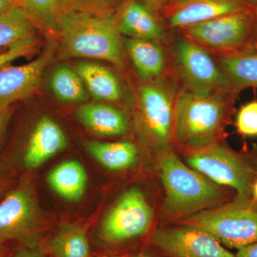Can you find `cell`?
Returning <instances> with one entry per match:
<instances>
[{
	"label": "cell",
	"instance_id": "1",
	"mask_svg": "<svg viewBox=\"0 0 257 257\" xmlns=\"http://www.w3.org/2000/svg\"><path fill=\"white\" fill-rule=\"evenodd\" d=\"M120 9L107 14L67 13L60 15L58 18L59 57L106 61L118 70H123L124 53L118 30Z\"/></svg>",
	"mask_w": 257,
	"mask_h": 257
},
{
	"label": "cell",
	"instance_id": "2",
	"mask_svg": "<svg viewBox=\"0 0 257 257\" xmlns=\"http://www.w3.org/2000/svg\"><path fill=\"white\" fill-rule=\"evenodd\" d=\"M234 92L199 96L179 87L175 111L173 139L192 151L216 143L229 117Z\"/></svg>",
	"mask_w": 257,
	"mask_h": 257
},
{
	"label": "cell",
	"instance_id": "3",
	"mask_svg": "<svg viewBox=\"0 0 257 257\" xmlns=\"http://www.w3.org/2000/svg\"><path fill=\"white\" fill-rule=\"evenodd\" d=\"M157 165L165 191L164 211L179 217L209 209L224 197L217 184L179 160L172 147L157 152Z\"/></svg>",
	"mask_w": 257,
	"mask_h": 257
},
{
	"label": "cell",
	"instance_id": "4",
	"mask_svg": "<svg viewBox=\"0 0 257 257\" xmlns=\"http://www.w3.org/2000/svg\"><path fill=\"white\" fill-rule=\"evenodd\" d=\"M179 86L173 76L152 82H143L138 89L139 128L150 146L159 152L173 140L176 99Z\"/></svg>",
	"mask_w": 257,
	"mask_h": 257
},
{
	"label": "cell",
	"instance_id": "5",
	"mask_svg": "<svg viewBox=\"0 0 257 257\" xmlns=\"http://www.w3.org/2000/svg\"><path fill=\"white\" fill-rule=\"evenodd\" d=\"M170 59L172 76L182 85L179 87L199 96L234 92L213 55L183 35L176 39Z\"/></svg>",
	"mask_w": 257,
	"mask_h": 257
},
{
	"label": "cell",
	"instance_id": "6",
	"mask_svg": "<svg viewBox=\"0 0 257 257\" xmlns=\"http://www.w3.org/2000/svg\"><path fill=\"white\" fill-rule=\"evenodd\" d=\"M50 229L30 181L19 182L0 201V246L40 241Z\"/></svg>",
	"mask_w": 257,
	"mask_h": 257
},
{
	"label": "cell",
	"instance_id": "7",
	"mask_svg": "<svg viewBox=\"0 0 257 257\" xmlns=\"http://www.w3.org/2000/svg\"><path fill=\"white\" fill-rule=\"evenodd\" d=\"M253 8L233 12L179 29L182 35L211 55L226 57L253 48L256 12Z\"/></svg>",
	"mask_w": 257,
	"mask_h": 257
},
{
	"label": "cell",
	"instance_id": "8",
	"mask_svg": "<svg viewBox=\"0 0 257 257\" xmlns=\"http://www.w3.org/2000/svg\"><path fill=\"white\" fill-rule=\"evenodd\" d=\"M187 224L205 230L221 244L239 250L257 242V201L236 197L221 207L196 213Z\"/></svg>",
	"mask_w": 257,
	"mask_h": 257
},
{
	"label": "cell",
	"instance_id": "9",
	"mask_svg": "<svg viewBox=\"0 0 257 257\" xmlns=\"http://www.w3.org/2000/svg\"><path fill=\"white\" fill-rule=\"evenodd\" d=\"M152 209L143 192L133 187L116 201L96 230L94 239L102 247H115L141 237L151 226Z\"/></svg>",
	"mask_w": 257,
	"mask_h": 257
},
{
	"label": "cell",
	"instance_id": "10",
	"mask_svg": "<svg viewBox=\"0 0 257 257\" xmlns=\"http://www.w3.org/2000/svg\"><path fill=\"white\" fill-rule=\"evenodd\" d=\"M191 168L217 185L235 189L237 197L252 196L256 172L241 155L217 143L193 151L187 159Z\"/></svg>",
	"mask_w": 257,
	"mask_h": 257
},
{
	"label": "cell",
	"instance_id": "11",
	"mask_svg": "<svg viewBox=\"0 0 257 257\" xmlns=\"http://www.w3.org/2000/svg\"><path fill=\"white\" fill-rule=\"evenodd\" d=\"M152 242L170 257H235L212 235L192 225L159 229Z\"/></svg>",
	"mask_w": 257,
	"mask_h": 257
},
{
	"label": "cell",
	"instance_id": "12",
	"mask_svg": "<svg viewBox=\"0 0 257 257\" xmlns=\"http://www.w3.org/2000/svg\"><path fill=\"white\" fill-rule=\"evenodd\" d=\"M51 40L41 54L23 65L6 64L0 68V109L31 96L40 84L42 73L57 49Z\"/></svg>",
	"mask_w": 257,
	"mask_h": 257
},
{
	"label": "cell",
	"instance_id": "13",
	"mask_svg": "<svg viewBox=\"0 0 257 257\" xmlns=\"http://www.w3.org/2000/svg\"><path fill=\"white\" fill-rule=\"evenodd\" d=\"M248 8L246 0H177L162 13L170 28L179 30Z\"/></svg>",
	"mask_w": 257,
	"mask_h": 257
},
{
	"label": "cell",
	"instance_id": "14",
	"mask_svg": "<svg viewBox=\"0 0 257 257\" xmlns=\"http://www.w3.org/2000/svg\"><path fill=\"white\" fill-rule=\"evenodd\" d=\"M67 145V137L60 125L49 116H43L30 134L22 155V165L27 170L38 168Z\"/></svg>",
	"mask_w": 257,
	"mask_h": 257
},
{
	"label": "cell",
	"instance_id": "15",
	"mask_svg": "<svg viewBox=\"0 0 257 257\" xmlns=\"http://www.w3.org/2000/svg\"><path fill=\"white\" fill-rule=\"evenodd\" d=\"M125 47L141 80L152 82L169 74L170 57L162 42L126 38Z\"/></svg>",
	"mask_w": 257,
	"mask_h": 257
},
{
	"label": "cell",
	"instance_id": "16",
	"mask_svg": "<svg viewBox=\"0 0 257 257\" xmlns=\"http://www.w3.org/2000/svg\"><path fill=\"white\" fill-rule=\"evenodd\" d=\"M118 30L126 38L165 40V32L160 17L139 0L124 2L120 9Z\"/></svg>",
	"mask_w": 257,
	"mask_h": 257
},
{
	"label": "cell",
	"instance_id": "17",
	"mask_svg": "<svg viewBox=\"0 0 257 257\" xmlns=\"http://www.w3.org/2000/svg\"><path fill=\"white\" fill-rule=\"evenodd\" d=\"M79 122L92 133L113 138L127 133L128 120L122 111L101 103H89L79 106L76 111Z\"/></svg>",
	"mask_w": 257,
	"mask_h": 257
},
{
	"label": "cell",
	"instance_id": "18",
	"mask_svg": "<svg viewBox=\"0 0 257 257\" xmlns=\"http://www.w3.org/2000/svg\"><path fill=\"white\" fill-rule=\"evenodd\" d=\"M74 69L82 78L88 93L96 100L117 101L122 97V86L111 69L90 62H79Z\"/></svg>",
	"mask_w": 257,
	"mask_h": 257
},
{
	"label": "cell",
	"instance_id": "19",
	"mask_svg": "<svg viewBox=\"0 0 257 257\" xmlns=\"http://www.w3.org/2000/svg\"><path fill=\"white\" fill-rule=\"evenodd\" d=\"M87 174L77 160L64 161L52 169L47 176L50 188L69 202H77L84 195L87 185Z\"/></svg>",
	"mask_w": 257,
	"mask_h": 257
},
{
	"label": "cell",
	"instance_id": "20",
	"mask_svg": "<svg viewBox=\"0 0 257 257\" xmlns=\"http://www.w3.org/2000/svg\"><path fill=\"white\" fill-rule=\"evenodd\" d=\"M51 257H90V241L87 231L78 224L59 226L45 241Z\"/></svg>",
	"mask_w": 257,
	"mask_h": 257
},
{
	"label": "cell",
	"instance_id": "21",
	"mask_svg": "<svg viewBox=\"0 0 257 257\" xmlns=\"http://www.w3.org/2000/svg\"><path fill=\"white\" fill-rule=\"evenodd\" d=\"M84 146L94 160L109 170H127L138 160V147L131 142L86 141Z\"/></svg>",
	"mask_w": 257,
	"mask_h": 257
},
{
	"label": "cell",
	"instance_id": "22",
	"mask_svg": "<svg viewBox=\"0 0 257 257\" xmlns=\"http://www.w3.org/2000/svg\"><path fill=\"white\" fill-rule=\"evenodd\" d=\"M218 62L235 94L247 88H257V51L254 49L219 57Z\"/></svg>",
	"mask_w": 257,
	"mask_h": 257
},
{
	"label": "cell",
	"instance_id": "23",
	"mask_svg": "<svg viewBox=\"0 0 257 257\" xmlns=\"http://www.w3.org/2000/svg\"><path fill=\"white\" fill-rule=\"evenodd\" d=\"M36 28L20 6L0 15V50L36 35Z\"/></svg>",
	"mask_w": 257,
	"mask_h": 257
},
{
	"label": "cell",
	"instance_id": "24",
	"mask_svg": "<svg viewBox=\"0 0 257 257\" xmlns=\"http://www.w3.org/2000/svg\"><path fill=\"white\" fill-rule=\"evenodd\" d=\"M51 87L57 99L69 104H76L89 99V94L82 78L75 69L60 66L54 71Z\"/></svg>",
	"mask_w": 257,
	"mask_h": 257
},
{
	"label": "cell",
	"instance_id": "25",
	"mask_svg": "<svg viewBox=\"0 0 257 257\" xmlns=\"http://www.w3.org/2000/svg\"><path fill=\"white\" fill-rule=\"evenodd\" d=\"M59 0H20V7L35 28L58 34Z\"/></svg>",
	"mask_w": 257,
	"mask_h": 257
},
{
	"label": "cell",
	"instance_id": "26",
	"mask_svg": "<svg viewBox=\"0 0 257 257\" xmlns=\"http://www.w3.org/2000/svg\"><path fill=\"white\" fill-rule=\"evenodd\" d=\"M124 3V0H59V16L67 13L91 14L115 13L121 8Z\"/></svg>",
	"mask_w": 257,
	"mask_h": 257
},
{
	"label": "cell",
	"instance_id": "27",
	"mask_svg": "<svg viewBox=\"0 0 257 257\" xmlns=\"http://www.w3.org/2000/svg\"><path fill=\"white\" fill-rule=\"evenodd\" d=\"M236 126L241 135L257 136V101H250L240 108L236 115Z\"/></svg>",
	"mask_w": 257,
	"mask_h": 257
},
{
	"label": "cell",
	"instance_id": "28",
	"mask_svg": "<svg viewBox=\"0 0 257 257\" xmlns=\"http://www.w3.org/2000/svg\"><path fill=\"white\" fill-rule=\"evenodd\" d=\"M38 44V37L35 35L2 51L0 52V68L17 59L32 55L36 51Z\"/></svg>",
	"mask_w": 257,
	"mask_h": 257
},
{
	"label": "cell",
	"instance_id": "29",
	"mask_svg": "<svg viewBox=\"0 0 257 257\" xmlns=\"http://www.w3.org/2000/svg\"><path fill=\"white\" fill-rule=\"evenodd\" d=\"M10 257H49V253L42 239L35 242L16 245Z\"/></svg>",
	"mask_w": 257,
	"mask_h": 257
},
{
	"label": "cell",
	"instance_id": "30",
	"mask_svg": "<svg viewBox=\"0 0 257 257\" xmlns=\"http://www.w3.org/2000/svg\"><path fill=\"white\" fill-rule=\"evenodd\" d=\"M10 117H11V111L10 110V107L0 109V146L4 140Z\"/></svg>",
	"mask_w": 257,
	"mask_h": 257
},
{
	"label": "cell",
	"instance_id": "31",
	"mask_svg": "<svg viewBox=\"0 0 257 257\" xmlns=\"http://www.w3.org/2000/svg\"><path fill=\"white\" fill-rule=\"evenodd\" d=\"M235 257H257V242L240 248Z\"/></svg>",
	"mask_w": 257,
	"mask_h": 257
},
{
	"label": "cell",
	"instance_id": "32",
	"mask_svg": "<svg viewBox=\"0 0 257 257\" xmlns=\"http://www.w3.org/2000/svg\"><path fill=\"white\" fill-rule=\"evenodd\" d=\"M152 13L160 17L163 11V4L162 0H141Z\"/></svg>",
	"mask_w": 257,
	"mask_h": 257
},
{
	"label": "cell",
	"instance_id": "33",
	"mask_svg": "<svg viewBox=\"0 0 257 257\" xmlns=\"http://www.w3.org/2000/svg\"><path fill=\"white\" fill-rule=\"evenodd\" d=\"M14 6H20V0H0V15Z\"/></svg>",
	"mask_w": 257,
	"mask_h": 257
},
{
	"label": "cell",
	"instance_id": "34",
	"mask_svg": "<svg viewBox=\"0 0 257 257\" xmlns=\"http://www.w3.org/2000/svg\"><path fill=\"white\" fill-rule=\"evenodd\" d=\"M16 245L8 244L0 246V257H10Z\"/></svg>",
	"mask_w": 257,
	"mask_h": 257
},
{
	"label": "cell",
	"instance_id": "35",
	"mask_svg": "<svg viewBox=\"0 0 257 257\" xmlns=\"http://www.w3.org/2000/svg\"><path fill=\"white\" fill-rule=\"evenodd\" d=\"M255 12H256V29L253 31V38H252V47L255 50L257 51V8H254Z\"/></svg>",
	"mask_w": 257,
	"mask_h": 257
},
{
	"label": "cell",
	"instance_id": "36",
	"mask_svg": "<svg viewBox=\"0 0 257 257\" xmlns=\"http://www.w3.org/2000/svg\"><path fill=\"white\" fill-rule=\"evenodd\" d=\"M7 185H8V182L5 180V179H3V177L0 176V194L4 192L5 189L7 187Z\"/></svg>",
	"mask_w": 257,
	"mask_h": 257
},
{
	"label": "cell",
	"instance_id": "37",
	"mask_svg": "<svg viewBox=\"0 0 257 257\" xmlns=\"http://www.w3.org/2000/svg\"><path fill=\"white\" fill-rule=\"evenodd\" d=\"M133 257H155L153 255H152L151 253L147 252V251H141V252H139L136 253V254L134 255Z\"/></svg>",
	"mask_w": 257,
	"mask_h": 257
},
{
	"label": "cell",
	"instance_id": "38",
	"mask_svg": "<svg viewBox=\"0 0 257 257\" xmlns=\"http://www.w3.org/2000/svg\"><path fill=\"white\" fill-rule=\"evenodd\" d=\"M177 0H162V4H163V10L167 7L175 3Z\"/></svg>",
	"mask_w": 257,
	"mask_h": 257
},
{
	"label": "cell",
	"instance_id": "39",
	"mask_svg": "<svg viewBox=\"0 0 257 257\" xmlns=\"http://www.w3.org/2000/svg\"><path fill=\"white\" fill-rule=\"evenodd\" d=\"M252 196L254 199L257 201V178L255 180L254 183H253L252 188Z\"/></svg>",
	"mask_w": 257,
	"mask_h": 257
},
{
	"label": "cell",
	"instance_id": "40",
	"mask_svg": "<svg viewBox=\"0 0 257 257\" xmlns=\"http://www.w3.org/2000/svg\"><path fill=\"white\" fill-rule=\"evenodd\" d=\"M246 2L252 8H257V0H246Z\"/></svg>",
	"mask_w": 257,
	"mask_h": 257
},
{
	"label": "cell",
	"instance_id": "41",
	"mask_svg": "<svg viewBox=\"0 0 257 257\" xmlns=\"http://www.w3.org/2000/svg\"><path fill=\"white\" fill-rule=\"evenodd\" d=\"M90 257H124L123 256H121V255H116V254H111V255H96V256H91Z\"/></svg>",
	"mask_w": 257,
	"mask_h": 257
}]
</instances>
